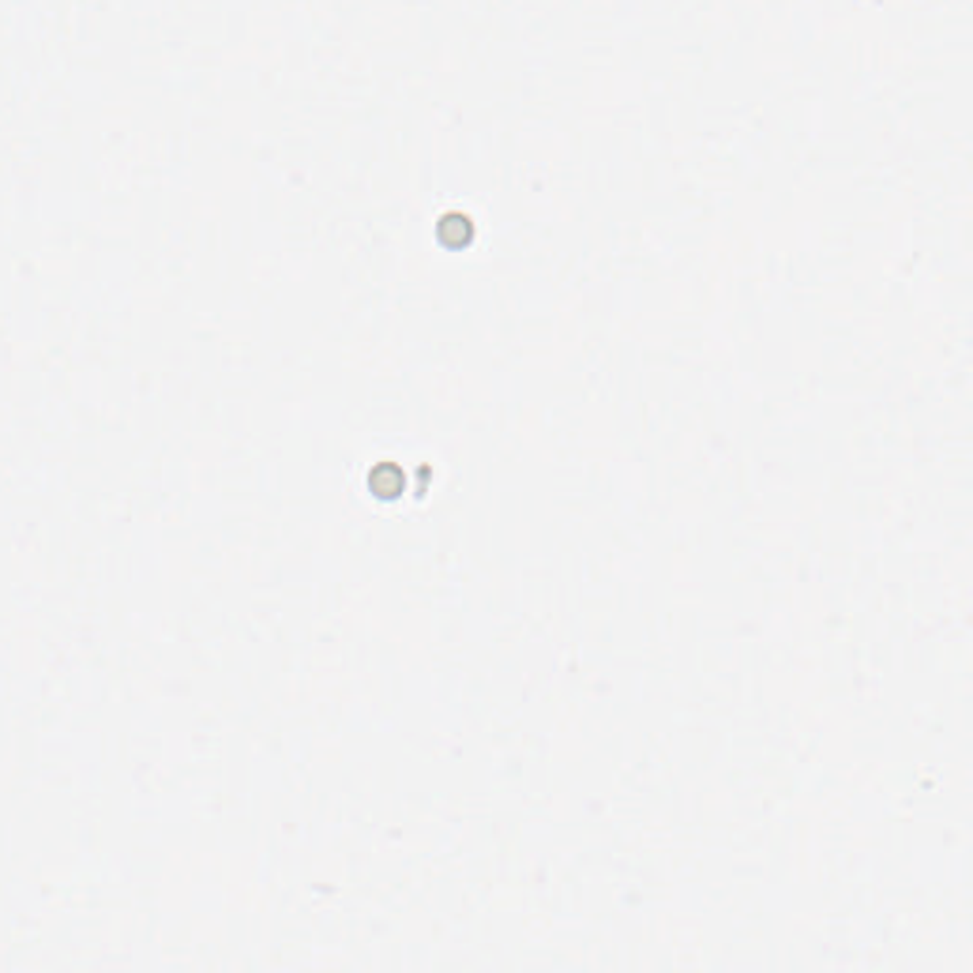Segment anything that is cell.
I'll use <instances>...</instances> for the list:
<instances>
[{
    "instance_id": "cell-1",
    "label": "cell",
    "mask_w": 973,
    "mask_h": 973,
    "mask_svg": "<svg viewBox=\"0 0 973 973\" xmlns=\"http://www.w3.org/2000/svg\"><path fill=\"white\" fill-rule=\"evenodd\" d=\"M436 238H438L439 246L441 248L449 249V251H460V249H466L476 238V225L474 221L460 213V211H451V213H445L439 217L438 225H436Z\"/></svg>"
},
{
    "instance_id": "cell-2",
    "label": "cell",
    "mask_w": 973,
    "mask_h": 973,
    "mask_svg": "<svg viewBox=\"0 0 973 973\" xmlns=\"http://www.w3.org/2000/svg\"><path fill=\"white\" fill-rule=\"evenodd\" d=\"M367 487L371 495L382 500V502H392L401 497V493L407 487V477L401 470L400 464L396 462H379L375 468L369 470L367 476Z\"/></svg>"
}]
</instances>
